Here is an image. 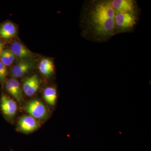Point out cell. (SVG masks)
I'll list each match as a JSON object with an SVG mask.
<instances>
[{"label": "cell", "mask_w": 151, "mask_h": 151, "mask_svg": "<svg viewBox=\"0 0 151 151\" xmlns=\"http://www.w3.org/2000/svg\"><path fill=\"white\" fill-rule=\"evenodd\" d=\"M115 15L110 1L97 3L90 12L89 19L94 35L102 38L113 35L115 31Z\"/></svg>", "instance_id": "1"}, {"label": "cell", "mask_w": 151, "mask_h": 151, "mask_svg": "<svg viewBox=\"0 0 151 151\" xmlns=\"http://www.w3.org/2000/svg\"><path fill=\"white\" fill-rule=\"evenodd\" d=\"M25 110L35 119L45 120L48 117V112L46 106L37 99L29 101L25 106Z\"/></svg>", "instance_id": "2"}, {"label": "cell", "mask_w": 151, "mask_h": 151, "mask_svg": "<svg viewBox=\"0 0 151 151\" xmlns=\"http://www.w3.org/2000/svg\"><path fill=\"white\" fill-rule=\"evenodd\" d=\"M136 17L134 12L116 14L115 30L126 32L132 29L136 24Z\"/></svg>", "instance_id": "3"}, {"label": "cell", "mask_w": 151, "mask_h": 151, "mask_svg": "<svg viewBox=\"0 0 151 151\" xmlns=\"http://www.w3.org/2000/svg\"><path fill=\"white\" fill-rule=\"evenodd\" d=\"M37 63L36 60L31 59L20 61L12 68V74L14 78H19L33 70Z\"/></svg>", "instance_id": "4"}, {"label": "cell", "mask_w": 151, "mask_h": 151, "mask_svg": "<svg viewBox=\"0 0 151 151\" xmlns=\"http://www.w3.org/2000/svg\"><path fill=\"white\" fill-rule=\"evenodd\" d=\"M0 107L4 116L7 119H12L16 114L17 108L16 103L10 97L5 94L1 97Z\"/></svg>", "instance_id": "5"}, {"label": "cell", "mask_w": 151, "mask_h": 151, "mask_svg": "<svg viewBox=\"0 0 151 151\" xmlns=\"http://www.w3.org/2000/svg\"><path fill=\"white\" fill-rule=\"evenodd\" d=\"M10 50L20 61L34 59L35 57L34 53L19 41L14 42L12 44Z\"/></svg>", "instance_id": "6"}, {"label": "cell", "mask_w": 151, "mask_h": 151, "mask_svg": "<svg viewBox=\"0 0 151 151\" xmlns=\"http://www.w3.org/2000/svg\"><path fill=\"white\" fill-rule=\"evenodd\" d=\"M39 123L30 116H22L18 123V129L22 133L28 134L34 132L40 127Z\"/></svg>", "instance_id": "7"}, {"label": "cell", "mask_w": 151, "mask_h": 151, "mask_svg": "<svg viewBox=\"0 0 151 151\" xmlns=\"http://www.w3.org/2000/svg\"><path fill=\"white\" fill-rule=\"evenodd\" d=\"M40 82L37 75L34 74L25 78L23 82V90L26 95L32 96L39 89Z\"/></svg>", "instance_id": "8"}, {"label": "cell", "mask_w": 151, "mask_h": 151, "mask_svg": "<svg viewBox=\"0 0 151 151\" xmlns=\"http://www.w3.org/2000/svg\"><path fill=\"white\" fill-rule=\"evenodd\" d=\"M111 3L116 14L134 12L135 5L132 0H113Z\"/></svg>", "instance_id": "9"}, {"label": "cell", "mask_w": 151, "mask_h": 151, "mask_svg": "<svg viewBox=\"0 0 151 151\" xmlns=\"http://www.w3.org/2000/svg\"><path fill=\"white\" fill-rule=\"evenodd\" d=\"M6 88L20 104L23 101V95L19 83L15 78H10L6 83Z\"/></svg>", "instance_id": "10"}, {"label": "cell", "mask_w": 151, "mask_h": 151, "mask_svg": "<svg viewBox=\"0 0 151 151\" xmlns=\"http://www.w3.org/2000/svg\"><path fill=\"white\" fill-rule=\"evenodd\" d=\"M17 32L15 25L11 22H5L0 27V35L4 39L14 37L16 35Z\"/></svg>", "instance_id": "11"}, {"label": "cell", "mask_w": 151, "mask_h": 151, "mask_svg": "<svg viewBox=\"0 0 151 151\" xmlns=\"http://www.w3.org/2000/svg\"><path fill=\"white\" fill-rule=\"evenodd\" d=\"M39 69L42 74L48 77L54 73V66L53 62L49 58H44L40 63Z\"/></svg>", "instance_id": "12"}, {"label": "cell", "mask_w": 151, "mask_h": 151, "mask_svg": "<svg viewBox=\"0 0 151 151\" xmlns=\"http://www.w3.org/2000/svg\"><path fill=\"white\" fill-rule=\"evenodd\" d=\"M43 97L45 101L49 105H54L57 99L56 89L54 87H47L44 91Z\"/></svg>", "instance_id": "13"}, {"label": "cell", "mask_w": 151, "mask_h": 151, "mask_svg": "<svg viewBox=\"0 0 151 151\" xmlns=\"http://www.w3.org/2000/svg\"><path fill=\"white\" fill-rule=\"evenodd\" d=\"M8 70L6 66L0 60V81L4 82L7 75Z\"/></svg>", "instance_id": "14"}, {"label": "cell", "mask_w": 151, "mask_h": 151, "mask_svg": "<svg viewBox=\"0 0 151 151\" xmlns=\"http://www.w3.org/2000/svg\"><path fill=\"white\" fill-rule=\"evenodd\" d=\"M0 60L6 66H9L12 64L7 54L6 49H4L0 55Z\"/></svg>", "instance_id": "15"}, {"label": "cell", "mask_w": 151, "mask_h": 151, "mask_svg": "<svg viewBox=\"0 0 151 151\" xmlns=\"http://www.w3.org/2000/svg\"><path fill=\"white\" fill-rule=\"evenodd\" d=\"M6 51L7 54L8 56L9 59L11 63L12 64L13 63L14 60L15 59L16 57L10 50L8 49H6Z\"/></svg>", "instance_id": "16"}, {"label": "cell", "mask_w": 151, "mask_h": 151, "mask_svg": "<svg viewBox=\"0 0 151 151\" xmlns=\"http://www.w3.org/2000/svg\"><path fill=\"white\" fill-rule=\"evenodd\" d=\"M5 46V43L2 42L0 41V55L2 52L4 50V47Z\"/></svg>", "instance_id": "17"}]
</instances>
